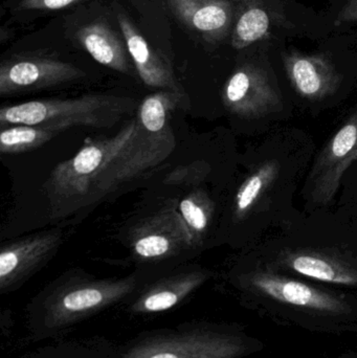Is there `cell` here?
I'll list each match as a JSON object with an SVG mask.
<instances>
[{"label":"cell","instance_id":"1","mask_svg":"<svg viewBox=\"0 0 357 358\" xmlns=\"http://www.w3.org/2000/svg\"><path fill=\"white\" fill-rule=\"evenodd\" d=\"M316 153L314 138L300 128L279 126L260 134L243 155L228 201L235 245L249 250L299 213L295 199Z\"/></svg>","mask_w":357,"mask_h":358},{"label":"cell","instance_id":"2","mask_svg":"<svg viewBox=\"0 0 357 358\" xmlns=\"http://www.w3.org/2000/svg\"><path fill=\"white\" fill-rule=\"evenodd\" d=\"M239 303L263 319L310 334H357V294L287 275L247 255L228 273Z\"/></svg>","mask_w":357,"mask_h":358},{"label":"cell","instance_id":"3","mask_svg":"<svg viewBox=\"0 0 357 358\" xmlns=\"http://www.w3.org/2000/svg\"><path fill=\"white\" fill-rule=\"evenodd\" d=\"M243 254L287 275L357 292V217L337 206L300 210Z\"/></svg>","mask_w":357,"mask_h":358},{"label":"cell","instance_id":"4","mask_svg":"<svg viewBox=\"0 0 357 358\" xmlns=\"http://www.w3.org/2000/svg\"><path fill=\"white\" fill-rule=\"evenodd\" d=\"M138 127L136 117L115 136L87 143L54 168L46 185L54 214H67L105 196L107 182L123 163Z\"/></svg>","mask_w":357,"mask_h":358},{"label":"cell","instance_id":"5","mask_svg":"<svg viewBox=\"0 0 357 358\" xmlns=\"http://www.w3.org/2000/svg\"><path fill=\"white\" fill-rule=\"evenodd\" d=\"M265 348L263 341L238 324L201 323L138 336L125 358H249Z\"/></svg>","mask_w":357,"mask_h":358},{"label":"cell","instance_id":"6","mask_svg":"<svg viewBox=\"0 0 357 358\" xmlns=\"http://www.w3.org/2000/svg\"><path fill=\"white\" fill-rule=\"evenodd\" d=\"M224 109L247 130L264 134L289 121L293 104L264 52L241 61L221 90Z\"/></svg>","mask_w":357,"mask_h":358},{"label":"cell","instance_id":"7","mask_svg":"<svg viewBox=\"0 0 357 358\" xmlns=\"http://www.w3.org/2000/svg\"><path fill=\"white\" fill-rule=\"evenodd\" d=\"M136 107V101L132 99L110 94H85L66 100L29 101L2 107L0 127L39 126L58 134L75 126L111 127Z\"/></svg>","mask_w":357,"mask_h":358},{"label":"cell","instance_id":"8","mask_svg":"<svg viewBox=\"0 0 357 358\" xmlns=\"http://www.w3.org/2000/svg\"><path fill=\"white\" fill-rule=\"evenodd\" d=\"M134 275L122 279L69 278L54 284L40 306L44 329L61 330L121 302L136 289Z\"/></svg>","mask_w":357,"mask_h":358},{"label":"cell","instance_id":"9","mask_svg":"<svg viewBox=\"0 0 357 358\" xmlns=\"http://www.w3.org/2000/svg\"><path fill=\"white\" fill-rule=\"evenodd\" d=\"M281 59L293 92V104L303 110L318 113L333 108L349 96L354 87L356 78L327 52L289 50Z\"/></svg>","mask_w":357,"mask_h":358},{"label":"cell","instance_id":"10","mask_svg":"<svg viewBox=\"0 0 357 358\" xmlns=\"http://www.w3.org/2000/svg\"><path fill=\"white\" fill-rule=\"evenodd\" d=\"M356 159L357 104L342 120L324 146L316 151L300 192L303 210L333 206L342 178Z\"/></svg>","mask_w":357,"mask_h":358},{"label":"cell","instance_id":"11","mask_svg":"<svg viewBox=\"0 0 357 358\" xmlns=\"http://www.w3.org/2000/svg\"><path fill=\"white\" fill-rule=\"evenodd\" d=\"M130 246L136 258L155 262L193 248L194 241L180 210L170 204L132 229Z\"/></svg>","mask_w":357,"mask_h":358},{"label":"cell","instance_id":"12","mask_svg":"<svg viewBox=\"0 0 357 358\" xmlns=\"http://www.w3.org/2000/svg\"><path fill=\"white\" fill-rule=\"evenodd\" d=\"M84 71L71 63L40 56H17L0 65V96L37 92L78 81Z\"/></svg>","mask_w":357,"mask_h":358},{"label":"cell","instance_id":"13","mask_svg":"<svg viewBox=\"0 0 357 358\" xmlns=\"http://www.w3.org/2000/svg\"><path fill=\"white\" fill-rule=\"evenodd\" d=\"M59 229L43 231L2 246L0 252V292L22 285L56 254L62 243Z\"/></svg>","mask_w":357,"mask_h":358},{"label":"cell","instance_id":"14","mask_svg":"<svg viewBox=\"0 0 357 358\" xmlns=\"http://www.w3.org/2000/svg\"><path fill=\"white\" fill-rule=\"evenodd\" d=\"M172 14L207 43L219 44L232 35L233 0H166Z\"/></svg>","mask_w":357,"mask_h":358},{"label":"cell","instance_id":"15","mask_svg":"<svg viewBox=\"0 0 357 358\" xmlns=\"http://www.w3.org/2000/svg\"><path fill=\"white\" fill-rule=\"evenodd\" d=\"M117 22L136 73L149 87L182 94L169 63L147 42L126 15H117Z\"/></svg>","mask_w":357,"mask_h":358},{"label":"cell","instance_id":"16","mask_svg":"<svg viewBox=\"0 0 357 358\" xmlns=\"http://www.w3.org/2000/svg\"><path fill=\"white\" fill-rule=\"evenodd\" d=\"M210 278L211 273L203 269L163 278L148 286L134 301L130 310L136 315H151L170 310L201 287Z\"/></svg>","mask_w":357,"mask_h":358},{"label":"cell","instance_id":"17","mask_svg":"<svg viewBox=\"0 0 357 358\" xmlns=\"http://www.w3.org/2000/svg\"><path fill=\"white\" fill-rule=\"evenodd\" d=\"M235 22L231 44L237 50H247L266 41L275 23L282 22L283 15L272 8L268 0H233Z\"/></svg>","mask_w":357,"mask_h":358},{"label":"cell","instance_id":"18","mask_svg":"<svg viewBox=\"0 0 357 358\" xmlns=\"http://www.w3.org/2000/svg\"><path fill=\"white\" fill-rule=\"evenodd\" d=\"M79 43L100 64L129 75L130 56L117 34L103 21L90 23L77 31Z\"/></svg>","mask_w":357,"mask_h":358},{"label":"cell","instance_id":"19","mask_svg":"<svg viewBox=\"0 0 357 358\" xmlns=\"http://www.w3.org/2000/svg\"><path fill=\"white\" fill-rule=\"evenodd\" d=\"M178 210L192 235L194 245L203 242L216 213V203L207 192L196 189L178 204Z\"/></svg>","mask_w":357,"mask_h":358},{"label":"cell","instance_id":"20","mask_svg":"<svg viewBox=\"0 0 357 358\" xmlns=\"http://www.w3.org/2000/svg\"><path fill=\"white\" fill-rule=\"evenodd\" d=\"M59 134L39 126L10 125L1 127L0 152L20 155L43 146Z\"/></svg>","mask_w":357,"mask_h":358},{"label":"cell","instance_id":"21","mask_svg":"<svg viewBox=\"0 0 357 358\" xmlns=\"http://www.w3.org/2000/svg\"><path fill=\"white\" fill-rule=\"evenodd\" d=\"M333 206L357 217V159L344 174Z\"/></svg>","mask_w":357,"mask_h":358},{"label":"cell","instance_id":"22","mask_svg":"<svg viewBox=\"0 0 357 358\" xmlns=\"http://www.w3.org/2000/svg\"><path fill=\"white\" fill-rule=\"evenodd\" d=\"M85 0H19L17 10H57L75 6Z\"/></svg>","mask_w":357,"mask_h":358},{"label":"cell","instance_id":"23","mask_svg":"<svg viewBox=\"0 0 357 358\" xmlns=\"http://www.w3.org/2000/svg\"><path fill=\"white\" fill-rule=\"evenodd\" d=\"M335 24H354L357 23V0H348L341 12L337 14Z\"/></svg>","mask_w":357,"mask_h":358},{"label":"cell","instance_id":"24","mask_svg":"<svg viewBox=\"0 0 357 358\" xmlns=\"http://www.w3.org/2000/svg\"><path fill=\"white\" fill-rule=\"evenodd\" d=\"M337 358H357V347L342 353V355H339Z\"/></svg>","mask_w":357,"mask_h":358}]
</instances>
